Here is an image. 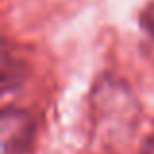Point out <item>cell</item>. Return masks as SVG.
<instances>
[{"instance_id": "4", "label": "cell", "mask_w": 154, "mask_h": 154, "mask_svg": "<svg viewBox=\"0 0 154 154\" xmlns=\"http://www.w3.org/2000/svg\"><path fill=\"white\" fill-rule=\"evenodd\" d=\"M140 154H154V135H150L144 140L143 148H140Z\"/></svg>"}, {"instance_id": "3", "label": "cell", "mask_w": 154, "mask_h": 154, "mask_svg": "<svg viewBox=\"0 0 154 154\" xmlns=\"http://www.w3.org/2000/svg\"><path fill=\"white\" fill-rule=\"evenodd\" d=\"M139 22H140V26H143V29L154 39V4H150L148 8H144Z\"/></svg>"}, {"instance_id": "2", "label": "cell", "mask_w": 154, "mask_h": 154, "mask_svg": "<svg viewBox=\"0 0 154 154\" xmlns=\"http://www.w3.org/2000/svg\"><path fill=\"white\" fill-rule=\"evenodd\" d=\"M29 76V66L27 63L18 55H12L10 45L4 43L2 51V92L4 96L18 92L23 86V82Z\"/></svg>"}, {"instance_id": "1", "label": "cell", "mask_w": 154, "mask_h": 154, "mask_svg": "<svg viewBox=\"0 0 154 154\" xmlns=\"http://www.w3.org/2000/svg\"><path fill=\"white\" fill-rule=\"evenodd\" d=\"M37 125L27 109L6 105L0 113V154H29Z\"/></svg>"}]
</instances>
